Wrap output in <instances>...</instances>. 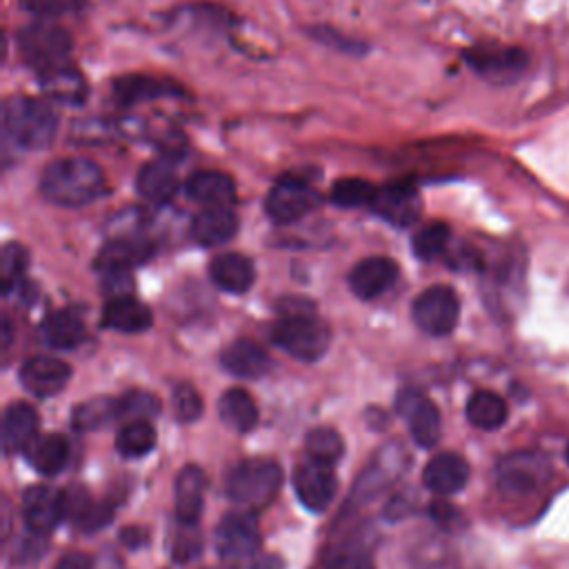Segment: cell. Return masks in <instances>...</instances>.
<instances>
[{"mask_svg":"<svg viewBox=\"0 0 569 569\" xmlns=\"http://www.w3.org/2000/svg\"><path fill=\"white\" fill-rule=\"evenodd\" d=\"M104 191V173L89 158L53 160L40 176V193L56 207H84Z\"/></svg>","mask_w":569,"mask_h":569,"instance_id":"cell-1","label":"cell"},{"mask_svg":"<svg viewBox=\"0 0 569 569\" xmlns=\"http://www.w3.org/2000/svg\"><path fill=\"white\" fill-rule=\"evenodd\" d=\"M58 116L36 98L13 96L2 104V131L20 149H42L56 138Z\"/></svg>","mask_w":569,"mask_h":569,"instance_id":"cell-2","label":"cell"},{"mask_svg":"<svg viewBox=\"0 0 569 569\" xmlns=\"http://www.w3.org/2000/svg\"><path fill=\"white\" fill-rule=\"evenodd\" d=\"M271 340L291 358L316 362L325 356L331 342L329 327L313 316V311L287 313L271 327Z\"/></svg>","mask_w":569,"mask_h":569,"instance_id":"cell-3","label":"cell"},{"mask_svg":"<svg viewBox=\"0 0 569 569\" xmlns=\"http://www.w3.org/2000/svg\"><path fill=\"white\" fill-rule=\"evenodd\" d=\"M282 485V471L271 460H242L227 473L224 491L236 505L260 509L267 507Z\"/></svg>","mask_w":569,"mask_h":569,"instance_id":"cell-4","label":"cell"},{"mask_svg":"<svg viewBox=\"0 0 569 569\" xmlns=\"http://www.w3.org/2000/svg\"><path fill=\"white\" fill-rule=\"evenodd\" d=\"M18 47L22 60L38 73H44L67 64V58L71 53V36L58 24L33 22L20 29Z\"/></svg>","mask_w":569,"mask_h":569,"instance_id":"cell-5","label":"cell"},{"mask_svg":"<svg viewBox=\"0 0 569 569\" xmlns=\"http://www.w3.org/2000/svg\"><path fill=\"white\" fill-rule=\"evenodd\" d=\"M413 322L429 336H447L456 329L460 302L451 287L433 284L425 289L411 305Z\"/></svg>","mask_w":569,"mask_h":569,"instance_id":"cell-6","label":"cell"},{"mask_svg":"<svg viewBox=\"0 0 569 569\" xmlns=\"http://www.w3.org/2000/svg\"><path fill=\"white\" fill-rule=\"evenodd\" d=\"M216 551L224 560H242L256 556L260 547V529L253 513L231 511L222 516L213 533Z\"/></svg>","mask_w":569,"mask_h":569,"instance_id":"cell-7","label":"cell"},{"mask_svg":"<svg viewBox=\"0 0 569 569\" xmlns=\"http://www.w3.org/2000/svg\"><path fill=\"white\" fill-rule=\"evenodd\" d=\"M320 204V193L298 178H282L271 187L264 198V211L271 220L287 224L307 213H311Z\"/></svg>","mask_w":569,"mask_h":569,"instance_id":"cell-8","label":"cell"},{"mask_svg":"<svg viewBox=\"0 0 569 569\" xmlns=\"http://www.w3.org/2000/svg\"><path fill=\"white\" fill-rule=\"evenodd\" d=\"M396 411L409 427L418 447L429 449L440 440V413L431 398L418 389H402L396 396Z\"/></svg>","mask_w":569,"mask_h":569,"instance_id":"cell-9","label":"cell"},{"mask_svg":"<svg viewBox=\"0 0 569 569\" xmlns=\"http://www.w3.org/2000/svg\"><path fill=\"white\" fill-rule=\"evenodd\" d=\"M467 64L491 82H513L527 67V53L518 47L478 44L465 51Z\"/></svg>","mask_w":569,"mask_h":569,"instance_id":"cell-10","label":"cell"},{"mask_svg":"<svg viewBox=\"0 0 569 569\" xmlns=\"http://www.w3.org/2000/svg\"><path fill=\"white\" fill-rule=\"evenodd\" d=\"M373 211L396 227H409L420 218L422 202L418 187L411 180H396L376 189Z\"/></svg>","mask_w":569,"mask_h":569,"instance_id":"cell-11","label":"cell"},{"mask_svg":"<svg viewBox=\"0 0 569 569\" xmlns=\"http://www.w3.org/2000/svg\"><path fill=\"white\" fill-rule=\"evenodd\" d=\"M293 489L309 511H325L336 496L338 480L331 465L307 460L293 471Z\"/></svg>","mask_w":569,"mask_h":569,"instance_id":"cell-12","label":"cell"},{"mask_svg":"<svg viewBox=\"0 0 569 569\" xmlns=\"http://www.w3.org/2000/svg\"><path fill=\"white\" fill-rule=\"evenodd\" d=\"M71 378V367L51 356L29 358L20 369L22 387L36 398H49L60 393Z\"/></svg>","mask_w":569,"mask_h":569,"instance_id":"cell-13","label":"cell"},{"mask_svg":"<svg viewBox=\"0 0 569 569\" xmlns=\"http://www.w3.org/2000/svg\"><path fill=\"white\" fill-rule=\"evenodd\" d=\"M398 280V264L387 256H369L349 271V289L362 300L382 296Z\"/></svg>","mask_w":569,"mask_h":569,"instance_id":"cell-14","label":"cell"},{"mask_svg":"<svg viewBox=\"0 0 569 569\" xmlns=\"http://www.w3.org/2000/svg\"><path fill=\"white\" fill-rule=\"evenodd\" d=\"M22 513L24 522L33 533L51 531L60 518L64 516L62 509V491H56L47 485L29 487L22 496Z\"/></svg>","mask_w":569,"mask_h":569,"instance_id":"cell-15","label":"cell"},{"mask_svg":"<svg viewBox=\"0 0 569 569\" xmlns=\"http://www.w3.org/2000/svg\"><path fill=\"white\" fill-rule=\"evenodd\" d=\"M207 491V476L200 467L187 465L176 476L173 496H176V518L184 527H193L202 513Z\"/></svg>","mask_w":569,"mask_h":569,"instance_id":"cell-16","label":"cell"},{"mask_svg":"<svg viewBox=\"0 0 569 569\" xmlns=\"http://www.w3.org/2000/svg\"><path fill=\"white\" fill-rule=\"evenodd\" d=\"M467 480H469L467 460L451 451L433 456L422 471L425 487L438 496H451L460 491L467 485Z\"/></svg>","mask_w":569,"mask_h":569,"instance_id":"cell-17","label":"cell"},{"mask_svg":"<svg viewBox=\"0 0 569 569\" xmlns=\"http://www.w3.org/2000/svg\"><path fill=\"white\" fill-rule=\"evenodd\" d=\"M220 365L236 378L253 380L271 369V358L258 342L240 338L224 347V351L220 353Z\"/></svg>","mask_w":569,"mask_h":569,"instance_id":"cell-18","label":"cell"},{"mask_svg":"<svg viewBox=\"0 0 569 569\" xmlns=\"http://www.w3.org/2000/svg\"><path fill=\"white\" fill-rule=\"evenodd\" d=\"M238 231V216L231 207L202 209L191 220V238L202 247H220L229 242Z\"/></svg>","mask_w":569,"mask_h":569,"instance_id":"cell-19","label":"cell"},{"mask_svg":"<svg viewBox=\"0 0 569 569\" xmlns=\"http://www.w3.org/2000/svg\"><path fill=\"white\" fill-rule=\"evenodd\" d=\"M153 318L144 302L133 296L111 298L102 309V327L120 333H140L151 327Z\"/></svg>","mask_w":569,"mask_h":569,"instance_id":"cell-20","label":"cell"},{"mask_svg":"<svg viewBox=\"0 0 569 569\" xmlns=\"http://www.w3.org/2000/svg\"><path fill=\"white\" fill-rule=\"evenodd\" d=\"M211 282L227 293H244L253 287L256 267L242 253H222L209 264Z\"/></svg>","mask_w":569,"mask_h":569,"instance_id":"cell-21","label":"cell"},{"mask_svg":"<svg viewBox=\"0 0 569 569\" xmlns=\"http://www.w3.org/2000/svg\"><path fill=\"white\" fill-rule=\"evenodd\" d=\"M184 193L196 200L198 204L209 207H231L236 202V184L222 171H198L193 173L187 184Z\"/></svg>","mask_w":569,"mask_h":569,"instance_id":"cell-22","label":"cell"},{"mask_svg":"<svg viewBox=\"0 0 569 569\" xmlns=\"http://www.w3.org/2000/svg\"><path fill=\"white\" fill-rule=\"evenodd\" d=\"M40 425L38 411L29 402H13L7 407L2 418V447L7 453L18 451L36 438Z\"/></svg>","mask_w":569,"mask_h":569,"instance_id":"cell-23","label":"cell"},{"mask_svg":"<svg viewBox=\"0 0 569 569\" xmlns=\"http://www.w3.org/2000/svg\"><path fill=\"white\" fill-rule=\"evenodd\" d=\"M27 462L42 476L60 473L69 462V442L60 433H44L36 436L24 447Z\"/></svg>","mask_w":569,"mask_h":569,"instance_id":"cell-24","label":"cell"},{"mask_svg":"<svg viewBox=\"0 0 569 569\" xmlns=\"http://www.w3.org/2000/svg\"><path fill=\"white\" fill-rule=\"evenodd\" d=\"M84 336H87L84 322L71 309L53 311L40 325V338L51 349H60V351L76 349L84 340Z\"/></svg>","mask_w":569,"mask_h":569,"instance_id":"cell-25","label":"cell"},{"mask_svg":"<svg viewBox=\"0 0 569 569\" xmlns=\"http://www.w3.org/2000/svg\"><path fill=\"white\" fill-rule=\"evenodd\" d=\"M62 509L64 516L82 531H98L111 522V507L93 502L82 487H69L62 491Z\"/></svg>","mask_w":569,"mask_h":569,"instance_id":"cell-26","label":"cell"},{"mask_svg":"<svg viewBox=\"0 0 569 569\" xmlns=\"http://www.w3.org/2000/svg\"><path fill=\"white\" fill-rule=\"evenodd\" d=\"M540 480V460L531 453H516L500 462L498 487L502 493H527Z\"/></svg>","mask_w":569,"mask_h":569,"instance_id":"cell-27","label":"cell"},{"mask_svg":"<svg viewBox=\"0 0 569 569\" xmlns=\"http://www.w3.org/2000/svg\"><path fill=\"white\" fill-rule=\"evenodd\" d=\"M138 193L151 202H167L178 191V173L173 169V162L158 158L147 162L138 178H136Z\"/></svg>","mask_w":569,"mask_h":569,"instance_id":"cell-28","label":"cell"},{"mask_svg":"<svg viewBox=\"0 0 569 569\" xmlns=\"http://www.w3.org/2000/svg\"><path fill=\"white\" fill-rule=\"evenodd\" d=\"M151 244L147 240L116 238L104 244L98 256V269L104 271H129L133 264L144 262L151 256Z\"/></svg>","mask_w":569,"mask_h":569,"instance_id":"cell-29","label":"cell"},{"mask_svg":"<svg viewBox=\"0 0 569 569\" xmlns=\"http://www.w3.org/2000/svg\"><path fill=\"white\" fill-rule=\"evenodd\" d=\"M40 89L51 100L64 102V104H80L87 96V84H84L82 76L69 64H62V67L40 73Z\"/></svg>","mask_w":569,"mask_h":569,"instance_id":"cell-30","label":"cell"},{"mask_svg":"<svg viewBox=\"0 0 569 569\" xmlns=\"http://www.w3.org/2000/svg\"><path fill=\"white\" fill-rule=\"evenodd\" d=\"M218 413L238 433H249L258 425V407L244 389H227L218 400Z\"/></svg>","mask_w":569,"mask_h":569,"instance_id":"cell-31","label":"cell"},{"mask_svg":"<svg viewBox=\"0 0 569 569\" xmlns=\"http://www.w3.org/2000/svg\"><path fill=\"white\" fill-rule=\"evenodd\" d=\"M465 413L473 427L491 431V429H498L507 420V405L498 393L482 389V391H476L467 400Z\"/></svg>","mask_w":569,"mask_h":569,"instance_id":"cell-32","label":"cell"},{"mask_svg":"<svg viewBox=\"0 0 569 569\" xmlns=\"http://www.w3.org/2000/svg\"><path fill=\"white\" fill-rule=\"evenodd\" d=\"M118 418V400L107 396H96L80 402L71 413V425L78 431H96L107 422Z\"/></svg>","mask_w":569,"mask_h":569,"instance_id":"cell-33","label":"cell"},{"mask_svg":"<svg viewBox=\"0 0 569 569\" xmlns=\"http://www.w3.org/2000/svg\"><path fill=\"white\" fill-rule=\"evenodd\" d=\"M156 447V431L149 420H131L120 427L116 436V449L124 458H142Z\"/></svg>","mask_w":569,"mask_h":569,"instance_id":"cell-34","label":"cell"},{"mask_svg":"<svg viewBox=\"0 0 569 569\" xmlns=\"http://www.w3.org/2000/svg\"><path fill=\"white\" fill-rule=\"evenodd\" d=\"M116 96L120 102L124 104H133L140 100H153V98H162L164 93H176L178 89L173 84L167 82H158L153 78H144V76H127L116 80L113 84Z\"/></svg>","mask_w":569,"mask_h":569,"instance_id":"cell-35","label":"cell"},{"mask_svg":"<svg viewBox=\"0 0 569 569\" xmlns=\"http://www.w3.org/2000/svg\"><path fill=\"white\" fill-rule=\"evenodd\" d=\"M305 451H307L309 460H316L322 465H333L342 458L345 442L336 429L316 427L305 436Z\"/></svg>","mask_w":569,"mask_h":569,"instance_id":"cell-36","label":"cell"},{"mask_svg":"<svg viewBox=\"0 0 569 569\" xmlns=\"http://www.w3.org/2000/svg\"><path fill=\"white\" fill-rule=\"evenodd\" d=\"M29 264V253L18 242H7L0 253V273H2V291L9 296L22 287L24 271Z\"/></svg>","mask_w":569,"mask_h":569,"instance_id":"cell-37","label":"cell"},{"mask_svg":"<svg viewBox=\"0 0 569 569\" xmlns=\"http://www.w3.org/2000/svg\"><path fill=\"white\" fill-rule=\"evenodd\" d=\"M376 189L371 182L360 180V178H342L338 182H333L331 187V202L345 209H353V207H365L373 202Z\"/></svg>","mask_w":569,"mask_h":569,"instance_id":"cell-38","label":"cell"},{"mask_svg":"<svg viewBox=\"0 0 569 569\" xmlns=\"http://www.w3.org/2000/svg\"><path fill=\"white\" fill-rule=\"evenodd\" d=\"M160 413V400L149 391H127L122 398H118V418L131 420H151Z\"/></svg>","mask_w":569,"mask_h":569,"instance_id":"cell-39","label":"cell"},{"mask_svg":"<svg viewBox=\"0 0 569 569\" xmlns=\"http://www.w3.org/2000/svg\"><path fill=\"white\" fill-rule=\"evenodd\" d=\"M449 236H451V231L447 224H442V222L427 224L413 236V253L420 260H433L447 249Z\"/></svg>","mask_w":569,"mask_h":569,"instance_id":"cell-40","label":"cell"},{"mask_svg":"<svg viewBox=\"0 0 569 569\" xmlns=\"http://www.w3.org/2000/svg\"><path fill=\"white\" fill-rule=\"evenodd\" d=\"M171 402H173L176 418L180 422H193L202 416V398L196 391V387H191L189 382H180L173 387Z\"/></svg>","mask_w":569,"mask_h":569,"instance_id":"cell-41","label":"cell"},{"mask_svg":"<svg viewBox=\"0 0 569 569\" xmlns=\"http://www.w3.org/2000/svg\"><path fill=\"white\" fill-rule=\"evenodd\" d=\"M327 569H376L371 556L362 549L349 547V549H338L327 556L325 560Z\"/></svg>","mask_w":569,"mask_h":569,"instance_id":"cell-42","label":"cell"},{"mask_svg":"<svg viewBox=\"0 0 569 569\" xmlns=\"http://www.w3.org/2000/svg\"><path fill=\"white\" fill-rule=\"evenodd\" d=\"M82 0H20V7L40 18H53L80 7Z\"/></svg>","mask_w":569,"mask_h":569,"instance_id":"cell-43","label":"cell"},{"mask_svg":"<svg viewBox=\"0 0 569 569\" xmlns=\"http://www.w3.org/2000/svg\"><path fill=\"white\" fill-rule=\"evenodd\" d=\"M240 569H282L278 556H251Z\"/></svg>","mask_w":569,"mask_h":569,"instance_id":"cell-44","label":"cell"},{"mask_svg":"<svg viewBox=\"0 0 569 569\" xmlns=\"http://www.w3.org/2000/svg\"><path fill=\"white\" fill-rule=\"evenodd\" d=\"M56 569H91V562L82 553H67L58 560Z\"/></svg>","mask_w":569,"mask_h":569,"instance_id":"cell-45","label":"cell"},{"mask_svg":"<svg viewBox=\"0 0 569 569\" xmlns=\"http://www.w3.org/2000/svg\"><path fill=\"white\" fill-rule=\"evenodd\" d=\"M431 516H433V520H436V522H440V525H449V522L458 516V511H456L453 507H449V505L436 502V505L431 507Z\"/></svg>","mask_w":569,"mask_h":569,"instance_id":"cell-46","label":"cell"},{"mask_svg":"<svg viewBox=\"0 0 569 569\" xmlns=\"http://www.w3.org/2000/svg\"><path fill=\"white\" fill-rule=\"evenodd\" d=\"M120 538H122V542H127L131 547H138L144 540V531H140V529H122Z\"/></svg>","mask_w":569,"mask_h":569,"instance_id":"cell-47","label":"cell"},{"mask_svg":"<svg viewBox=\"0 0 569 569\" xmlns=\"http://www.w3.org/2000/svg\"><path fill=\"white\" fill-rule=\"evenodd\" d=\"M567 460H569V447H567Z\"/></svg>","mask_w":569,"mask_h":569,"instance_id":"cell-48","label":"cell"}]
</instances>
